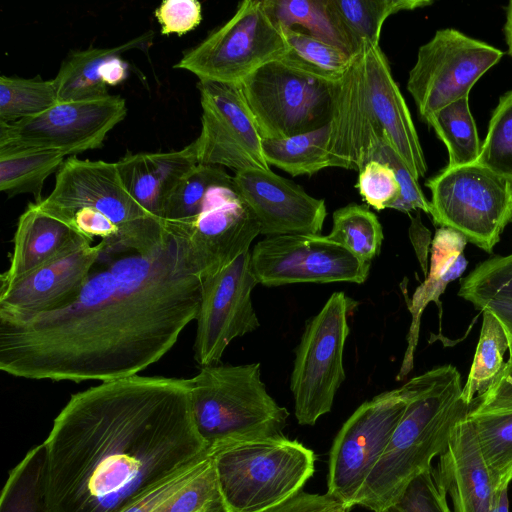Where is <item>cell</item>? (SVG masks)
<instances>
[{"label":"cell","mask_w":512,"mask_h":512,"mask_svg":"<svg viewBox=\"0 0 512 512\" xmlns=\"http://www.w3.org/2000/svg\"><path fill=\"white\" fill-rule=\"evenodd\" d=\"M165 239L138 252L104 244L78 294L63 307L0 317V369L33 380L114 381L160 360L196 319L202 280L184 246Z\"/></svg>","instance_id":"1"},{"label":"cell","mask_w":512,"mask_h":512,"mask_svg":"<svg viewBox=\"0 0 512 512\" xmlns=\"http://www.w3.org/2000/svg\"><path fill=\"white\" fill-rule=\"evenodd\" d=\"M43 443L50 512H119L211 456L190 378L137 374L73 394Z\"/></svg>","instance_id":"2"},{"label":"cell","mask_w":512,"mask_h":512,"mask_svg":"<svg viewBox=\"0 0 512 512\" xmlns=\"http://www.w3.org/2000/svg\"><path fill=\"white\" fill-rule=\"evenodd\" d=\"M386 139L415 179L427 163L406 101L380 45L365 42L337 83L328 158L330 167L359 171L370 149Z\"/></svg>","instance_id":"3"},{"label":"cell","mask_w":512,"mask_h":512,"mask_svg":"<svg viewBox=\"0 0 512 512\" xmlns=\"http://www.w3.org/2000/svg\"><path fill=\"white\" fill-rule=\"evenodd\" d=\"M409 401L390 441L357 493L354 506L378 512L393 503L407 485L432 466L446 448L455 424L471 406L462 397V381L453 365H443L406 382Z\"/></svg>","instance_id":"4"},{"label":"cell","mask_w":512,"mask_h":512,"mask_svg":"<svg viewBox=\"0 0 512 512\" xmlns=\"http://www.w3.org/2000/svg\"><path fill=\"white\" fill-rule=\"evenodd\" d=\"M41 210L80 234L105 245L147 252L167 235L165 223L154 218L128 193L116 163L72 156L56 173Z\"/></svg>","instance_id":"5"},{"label":"cell","mask_w":512,"mask_h":512,"mask_svg":"<svg viewBox=\"0 0 512 512\" xmlns=\"http://www.w3.org/2000/svg\"><path fill=\"white\" fill-rule=\"evenodd\" d=\"M194 422L209 453L283 435L289 412L268 393L260 363L201 367L190 378Z\"/></svg>","instance_id":"6"},{"label":"cell","mask_w":512,"mask_h":512,"mask_svg":"<svg viewBox=\"0 0 512 512\" xmlns=\"http://www.w3.org/2000/svg\"><path fill=\"white\" fill-rule=\"evenodd\" d=\"M227 512H262L303 491L313 450L284 435L243 441L212 454Z\"/></svg>","instance_id":"7"},{"label":"cell","mask_w":512,"mask_h":512,"mask_svg":"<svg viewBox=\"0 0 512 512\" xmlns=\"http://www.w3.org/2000/svg\"><path fill=\"white\" fill-rule=\"evenodd\" d=\"M338 80L289 52L239 85L262 138L281 139L330 123Z\"/></svg>","instance_id":"8"},{"label":"cell","mask_w":512,"mask_h":512,"mask_svg":"<svg viewBox=\"0 0 512 512\" xmlns=\"http://www.w3.org/2000/svg\"><path fill=\"white\" fill-rule=\"evenodd\" d=\"M435 225L452 229L492 252L512 223V179L473 163L448 167L425 182Z\"/></svg>","instance_id":"9"},{"label":"cell","mask_w":512,"mask_h":512,"mask_svg":"<svg viewBox=\"0 0 512 512\" xmlns=\"http://www.w3.org/2000/svg\"><path fill=\"white\" fill-rule=\"evenodd\" d=\"M289 52L283 30L269 16L264 0H244L226 23L188 50L174 68L191 72L199 81L240 84Z\"/></svg>","instance_id":"10"},{"label":"cell","mask_w":512,"mask_h":512,"mask_svg":"<svg viewBox=\"0 0 512 512\" xmlns=\"http://www.w3.org/2000/svg\"><path fill=\"white\" fill-rule=\"evenodd\" d=\"M354 305L345 293L335 292L305 325L290 382L295 417L301 425L312 426L331 411L345 380L343 352L350 330L348 313Z\"/></svg>","instance_id":"11"},{"label":"cell","mask_w":512,"mask_h":512,"mask_svg":"<svg viewBox=\"0 0 512 512\" xmlns=\"http://www.w3.org/2000/svg\"><path fill=\"white\" fill-rule=\"evenodd\" d=\"M504 53L459 30L445 28L420 46L409 72L407 90L423 121L464 97Z\"/></svg>","instance_id":"12"},{"label":"cell","mask_w":512,"mask_h":512,"mask_svg":"<svg viewBox=\"0 0 512 512\" xmlns=\"http://www.w3.org/2000/svg\"><path fill=\"white\" fill-rule=\"evenodd\" d=\"M409 396L405 383L364 402L345 421L329 453L328 495L354 507L355 497L384 453Z\"/></svg>","instance_id":"13"},{"label":"cell","mask_w":512,"mask_h":512,"mask_svg":"<svg viewBox=\"0 0 512 512\" xmlns=\"http://www.w3.org/2000/svg\"><path fill=\"white\" fill-rule=\"evenodd\" d=\"M126 114L125 100L118 95L58 102L38 115L0 122V150L36 148L75 156L101 147Z\"/></svg>","instance_id":"14"},{"label":"cell","mask_w":512,"mask_h":512,"mask_svg":"<svg viewBox=\"0 0 512 512\" xmlns=\"http://www.w3.org/2000/svg\"><path fill=\"white\" fill-rule=\"evenodd\" d=\"M165 226L179 236L187 266L201 280L250 251L260 234L255 217L233 184L213 187L195 217Z\"/></svg>","instance_id":"15"},{"label":"cell","mask_w":512,"mask_h":512,"mask_svg":"<svg viewBox=\"0 0 512 512\" xmlns=\"http://www.w3.org/2000/svg\"><path fill=\"white\" fill-rule=\"evenodd\" d=\"M252 272L258 284L281 286L295 283L366 281L370 264L320 234L268 236L250 251Z\"/></svg>","instance_id":"16"},{"label":"cell","mask_w":512,"mask_h":512,"mask_svg":"<svg viewBox=\"0 0 512 512\" xmlns=\"http://www.w3.org/2000/svg\"><path fill=\"white\" fill-rule=\"evenodd\" d=\"M201 132L194 140L198 163L270 170L262 136L239 84L199 81Z\"/></svg>","instance_id":"17"},{"label":"cell","mask_w":512,"mask_h":512,"mask_svg":"<svg viewBox=\"0 0 512 512\" xmlns=\"http://www.w3.org/2000/svg\"><path fill=\"white\" fill-rule=\"evenodd\" d=\"M256 284L250 251L202 280L193 346L200 367L217 365L232 340L260 326L251 298Z\"/></svg>","instance_id":"18"},{"label":"cell","mask_w":512,"mask_h":512,"mask_svg":"<svg viewBox=\"0 0 512 512\" xmlns=\"http://www.w3.org/2000/svg\"><path fill=\"white\" fill-rule=\"evenodd\" d=\"M233 188L255 217L260 234H320L327 210L323 199L268 171L235 172Z\"/></svg>","instance_id":"19"},{"label":"cell","mask_w":512,"mask_h":512,"mask_svg":"<svg viewBox=\"0 0 512 512\" xmlns=\"http://www.w3.org/2000/svg\"><path fill=\"white\" fill-rule=\"evenodd\" d=\"M104 243H84L28 275L0 286V317H23L57 310L79 292Z\"/></svg>","instance_id":"20"},{"label":"cell","mask_w":512,"mask_h":512,"mask_svg":"<svg viewBox=\"0 0 512 512\" xmlns=\"http://www.w3.org/2000/svg\"><path fill=\"white\" fill-rule=\"evenodd\" d=\"M467 415L453 427L435 467L451 499L452 512H490L494 491Z\"/></svg>","instance_id":"21"},{"label":"cell","mask_w":512,"mask_h":512,"mask_svg":"<svg viewBox=\"0 0 512 512\" xmlns=\"http://www.w3.org/2000/svg\"><path fill=\"white\" fill-rule=\"evenodd\" d=\"M196 164L195 141L176 151L127 153L116 162L128 193L143 209L163 223L164 206L169 195Z\"/></svg>","instance_id":"22"},{"label":"cell","mask_w":512,"mask_h":512,"mask_svg":"<svg viewBox=\"0 0 512 512\" xmlns=\"http://www.w3.org/2000/svg\"><path fill=\"white\" fill-rule=\"evenodd\" d=\"M93 241L41 210L35 202L29 203L18 219L10 264L0 276L1 285H8L61 254Z\"/></svg>","instance_id":"23"},{"label":"cell","mask_w":512,"mask_h":512,"mask_svg":"<svg viewBox=\"0 0 512 512\" xmlns=\"http://www.w3.org/2000/svg\"><path fill=\"white\" fill-rule=\"evenodd\" d=\"M467 240L460 233L440 227L432 241L429 274L415 290L408 305L412 322L408 334V346L398 378L406 376L413 367L414 352L418 342L421 315L426 306L435 302L441 310L439 298L448 284L460 277L467 266L464 248Z\"/></svg>","instance_id":"24"},{"label":"cell","mask_w":512,"mask_h":512,"mask_svg":"<svg viewBox=\"0 0 512 512\" xmlns=\"http://www.w3.org/2000/svg\"><path fill=\"white\" fill-rule=\"evenodd\" d=\"M146 32L120 45L108 48H88L71 52L62 62L53 79L59 102L82 101L109 95L101 78V67L111 57L133 49H144L153 39Z\"/></svg>","instance_id":"25"},{"label":"cell","mask_w":512,"mask_h":512,"mask_svg":"<svg viewBox=\"0 0 512 512\" xmlns=\"http://www.w3.org/2000/svg\"><path fill=\"white\" fill-rule=\"evenodd\" d=\"M348 52L356 54L365 42L380 45L385 20L392 14L433 4L430 0H326Z\"/></svg>","instance_id":"26"},{"label":"cell","mask_w":512,"mask_h":512,"mask_svg":"<svg viewBox=\"0 0 512 512\" xmlns=\"http://www.w3.org/2000/svg\"><path fill=\"white\" fill-rule=\"evenodd\" d=\"M65 162L60 152L36 148L0 150V191L7 197L32 194L43 200L45 180Z\"/></svg>","instance_id":"27"},{"label":"cell","mask_w":512,"mask_h":512,"mask_svg":"<svg viewBox=\"0 0 512 512\" xmlns=\"http://www.w3.org/2000/svg\"><path fill=\"white\" fill-rule=\"evenodd\" d=\"M330 123L313 131L281 139H262L267 163L292 176H311L330 167Z\"/></svg>","instance_id":"28"},{"label":"cell","mask_w":512,"mask_h":512,"mask_svg":"<svg viewBox=\"0 0 512 512\" xmlns=\"http://www.w3.org/2000/svg\"><path fill=\"white\" fill-rule=\"evenodd\" d=\"M494 492L512 481V411L468 413Z\"/></svg>","instance_id":"29"},{"label":"cell","mask_w":512,"mask_h":512,"mask_svg":"<svg viewBox=\"0 0 512 512\" xmlns=\"http://www.w3.org/2000/svg\"><path fill=\"white\" fill-rule=\"evenodd\" d=\"M425 122L434 129L448 152V167L476 163L481 144L475 120L469 106V97L458 99L432 115Z\"/></svg>","instance_id":"30"},{"label":"cell","mask_w":512,"mask_h":512,"mask_svg":"<svg viewBox=\"0 0 512 512\" xmlns=\"http://www.w3.org/2000/svg\"><path fill=\"white\" fill-rule=\"evenodd\" d=\"M0 512H50L44 443L31 448L10 471L1 493Z\"/></svg>","instance_id":"31"},{"label":"cell","mask_w":512,"mask_h":512,"mask_svg":"<svg viewBox=\"0 0 512 512\" xmlns=\"http://www.w3.org/2000/svg\"><path fill=\"white\" fill-rule=\"evenodd\" d=\"M483 319L474 359L462 389L464 401L473 406L493 385L505 366L504 354L508 339L503 327L488 310H482Z\"/></svg>","instance_id":"32"},{"label":"cell","mask_w":512,"mask_h":512,"mask_svg":"<svg viewBox=\"0 0 512 512\" xmlns=\"http://www.w3.org/2000/svg\"><path fill=\"white\" fill-rule=\"evenodd\" d=\"M365 264L380 253L383 230L375 215L366 205L350 203L333 213V225L326 235Z\"/></svg>","instance_id":"33"},{"label":"cell","mask_w":512,"mask_h":512,"mask_svg":"<svg viewBox=\"0 0 512 512\" xmlns=\"http://www.w3.org/2000/svg\"><path fill=\"white\" fill-rule=\"evenodd\" d=\"M233 179L221 166L196 164L169 195L163 221L178 222L198 215L208 192L216 186L232 185Z\"/></svg>","instance_id":"34"},{"label":"cell","mask_w":512,"mask_h":512,"mask_svg":"<svg viewBox=\"0 0 512 512\" xmlns=\"http://www.w3.org/2000/svg\"><path fill=\"white\" fill-rule=\"evenodd\" d=\"M264 5L269 16L281 28L302 27L306 33L348 52L326 0H264Z\"/></svg>","instance_id":"35"},{"label":"cell","mask_w":512,"mask_h":512,"mask_svg":"<svg viewBox=\"0 0 512 512\" xmlns=\"http://www.w3.org/2000/svg\"><path fill=\"white\" fill-rule=\"evenodd\" d=\"M58 102L53 79L0 77V122L13 123L38 115Z\"/></svg>","instance_id":"36"},{"label":"cell","mask_w":512,"mask_h":512,"mask_svg":"<svg viewBox=\"0 0 512 512\" xmlns=\"http://www.w3.org/2000/svg\"><path fill=\"white\" fill-rule=\"evenodd\" d=\"M458 295L479 310L490 301L512 302V253L478 264L461 280Z\"/></svg>","instance_id":"37"},{"label":"cell","mask_w":512,"mask_h":512,"mask_svg":"<svg viewBox=\"0 0 512 512\" xmlns=\"http://www.w3.org/2000/svg\"><path fill=\"white\" fill-rule=\"evenodd\" d=\"M476 163L512 179V90L500 97L492 112Z\"/></svg>","instance_id":"38"},{"label":"cell","mask_w":512,"mask_h":512,"mask_svg":"<svg viewBox=\"0 0 512 512\" xmlns=\"http://www.w3.org/2000/svg\"><path fill=\"white\" fill-rule=\"evenodd\" d=\"M155 512H227L212 455L196 475Z\"/></svg>","instance_id":"39"},{"label":"cell","mask_w":512,"mask_h":512,"mask_svg":"<svg viewBox=\"0 0 512 512\" xmlns=\"http://www.w3.org/2000/svg\"><path fill=\"white\" fill-rule=\"evenodd\" d=\"M282 30L291 54L333 79H340L351 63L353 55L336 45L295 28Z\"/></svg>","instance_id":"40"},{"label":"cell","mask_w":512,"mask_h":512,"mask_svg":"<svg viewBox=\"0 0 512 512\" xmlns=\"http://www.w3.org/2000/svg\"><path fill=\"white\" fill-rule=\"evenodd\" d=\"M447 491L436 467L415 477L390 505L378 512H452Z\"/></svg>","instance_id":"41"},{"label":"cell","mask_w":512,"mask_h":512,"mask_svg":"<svg viewBox=\"0 0 512 512\" xmlns=\"http://www.w3.org/2000/svg\"><path fill=\"white\" fill-rule=\"evenodd\" d=\"M376 160L387 164L395 172L400 185L399 198L389 207L403 213L422 210L430 213V202L425 197L418 180L413 177L405 162L386 139L379 140L368 152L365 163Z\"/></svg>","instance_id":"42"},{"label":"cell","mask_w":512,"mask_h":512,"mask_svg":"<svg viewBox=\"0 0 512 512\" xmlns=\"http://www.w3.org/2000/svg\"><path fill=\"white\" fill-rule=\"evenodd\" d=\"M358 172L356 187L363 200L375 210L389 208L399 198L400 185L387 164L370 160Z\"/></svg>","instance_id":"43"},{"label":"cell","mask_w":512,"mask_h":512,"mask_svg":"<svg viewBox=\"0 0 512 512\" xmlns=\"http://www.w3.org/2000/svg\"><path fill=\"white\" fill-rule=\"evenodd\" d=\"M164 35H183L202 21V7L197 0H164L155 10Z\"/></svg>","instance_id":"44"},{"label":"cell","mask_w":512,"mask_h":512,"mask_svg":"<svg viewBox=\"0 0 512 512\" xmlns=\"http://www.w3.org/2000/svg\"><path fill=\"white\" fill-rule=\"evenodd\" d=\"M207 459L193 468L178 473L151 488L123 507L119 512H155L167 499L173 496L196 475Z\"/></svg>","instance_id":"45"},{"label":"cell","mask_w":512,"mask_h":512,"mask_svg":"<svg viewBox=\"0 0 512 512\" xmlns=\"http://www.w3.org/2000/svg\"><path fill=\"white\" fill-rule=\"evenodd\" d=\"M506 411H512V360L506 362L493 385L469 412L480 414Z\"/></svg>","instance_id":"46"},{"label":"cell","mask_w":512,"mask_h":512,"mask_svg":"<svg viewBox=\"0 0 512 512\" xmlns=\"http://www.w3.org/2000/svg\"><path fill=\"white\" fill-rule=\"evenodd\" d=\"M352 508L326 494L301 491L283 503L262 512H350Z\"/></svg>","instance_id":"47"},{"label":"cell","mask_w":512,"mask_h":512,"mask_svg":"<svg viewBox=\"0 0 512 512\" xmlns=\"http://www.w3.org/2000/svg\"><path fill=\"white\" fill-rule=\"evenodd\" d=\"M488 310L500 322L508 339L509 359L512 360V302L490 301L482 310ZM481 310V311H482Z\"/></svg>","instance_id":"48"},{"label":"cell","mask_w":512,"mask_h":512,"mask_svg":"<svg viewBox=\"0 0 512 512\" xmlns=\"http://www.w3.org/2000/svg\"><path fill=\"white\" fill-rule=\"evenodd\" d=\"M100 75L106 86L117 85L127 78L128 65L120 55L113 56L102 65Z\"/></svg>","instance_id":"49"},{"label":"cell","mask_w":512,"mask_h":512,"mask_svg":"<svg viewBox=\"0 0 512 512\" xmlns=\"http://www.w3.org/2000/svg\"><path fill=\"white\" fill-rule=\"evenodd\" d=\"M490 512H509L508 489L494 492Z\"/></svg>","instance_id":"50"},{"label":"cell","mask_w":512,"mask_h":512,"mask_svg":"<svg viewBox=\"0 0 512 512\" xmlns=\"http://www.w3.org/2000/svg\"><path fill=\"white\" fill-rule=\"evenodd\" d=\"M504 36L508 47V54L512 58V0L509 1L505 9Z\"/></svg>","instance_id":"51"}]
</instances>
